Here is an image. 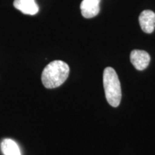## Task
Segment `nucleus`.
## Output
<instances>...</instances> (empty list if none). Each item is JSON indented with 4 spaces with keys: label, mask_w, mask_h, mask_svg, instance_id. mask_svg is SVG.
<instances>
[{
    "label": "nucleus",
    "mask_w": 155,
    "mask_h": 155,
    "mask_svg": "<svg viewBox=\"0 0 155 155\" xmlns=\"http://www.w3.org/2000/svg\"><path fill=\"white\" fill-rule=\"evenodd\" d=\"M68 65L62 61H54L45 68L42 73V82L47 88L61 86L69 75Z\"/></svg>",
    "instance_id": "obj_1"
},
{
    "label": "nucleus",
    "mask_w": 155,
    "mask_h": 155,
    "mask_svg": "<svg viewBox=\"0 0 155 155\" xmlns=\"http://www.w3.org/2000/svg\"><path fill=\"white\" fill-rule=\"evenodd\" d=\"M103 83L108 104L113 107L119 106L121 100V88L115 70L111 67L106 68L103 75Z\"/></svg>",
    "instance_id": "obj_2"
},
{
    "label": "nucleus",
    "mask_w": 155,
    "mask_h": 155,
    "mask_svg": "<svg viewBox=\"0 0 155 155\" xmlns=\"http://www.w3.org/2000/svg\"><path fill=\"white\" fill-rule=\"evenodd\" d=\"M14 7L25 15H35L39 12L35 0H15Z\"/></svg>",
    "instance_id": "obj_6"
},
{
    "label": "nucleus",
    "mask_w": 155,
    "mask_h": 155,
    "mask_svg": "<svg viewBox=\"0 0 155 155\" xmlns=\"http://www.w3.org/2000/svg\"><path fill=\"white\" fill-rule=\"evenodd\" d=\"M141 30L146 33L153 32L155 28V13L152 10H144L139 17Z\"/></svg>",
    "instance_id": "obj_4"
},
{
    "label": "nucleus",
    "mask_w": 155,
    "mask_h": 155,
    "mask_svg": "<svg viewBox=\"0 0 155 155\" xmlns=\"http://www.w3.org/2000/svg\"><path fill=\"white\" fill-rule=\"evenodd\" d=\"M101 0H83L81 4V14L85 18L96 17L100 12Z\"/></svg>",
    "instance_id": "obj_5"
},
{
    "label": "nucleus",
    "mask_w": 155,
    "mask_h": 155,
    "mask_svg": "<svg viewBox=\"0 0 155 155\" xmlns=\"http://www.w3.org/2000/svg\"><path fill=\"white\" fill-rule=\"evenodd\" d=\"M1 150L5 155H21L18 145L10 139H5L2 141Z\"/></svg>",
    "instance_id": "obj_7"
},
{
    "label": "nucleus",
    "mask_w": 155,
    "mask_h": 155,
    "mask_svg": "<svg viewBox=\"0 0 155 155\" xmlns=\"http://www.w3.org/2000/svg\"><path fill=\"white\" fill-rule=\"evenodd\" d=\"M130 60L136 69L143 71L149 65L151 58L149 53L144 50H134L131 53Z\"/></svg>",
    "instance_id": "obj_3"
}]
</instances>
